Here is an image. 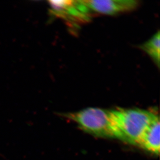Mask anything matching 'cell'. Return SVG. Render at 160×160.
Instances as JSON below:
<instances>
[{
    "instance_id": "obj_3",
    "label": "cell",
    "mask_w": 160,
    "mask_h": 160,
    "mask_svg": "<svg viewBox=\"0 0 160 160\" xmlns=\"http://www.w3.org/2000/svg\"><path fill=\"white\" fill-rule=\"evenodd\" d=\"M49 12L52 15L74 23H82L90 20L91 12L83 0L49 1Z\"/></svg>"
},
{
    "instance_id": "obj_5",
    "label": "cell",
    "mask_w": 160,
    "mask_h": 160,
    "mask_svg": "<svg viewBox=\"0 0 160 160\" xmlns=\"http://www.w3.org/2000/svg\"><path fill=\"white\" fill-rule=\"evenodd\" d=\"M160 120L158 116L148 127L138 146L149 152L159 155L160 152Z\"/></svg>"
},
{
    "instance_id": "obj_6",
    "label": "cell",
    "mask_w": 160,
    "mask_h": 160,
    "mask_svg": "<svg viewBox=\"0 0 160 160\" xmlns=\"http://www.w3.org/2000/svg\"><path fill=\"white\" fill-rule=\"evenodd\" d=\"M160 32L158 31L148 41L141 46V49L152 59L158 68L160 67Z\"/></svg>"
},
{
    "instance_id": "obj_4",
    "label": "cell",
    "mask_w": 160,
    "mask_h": 160,
    "mask_svg": "<svg viewBox=\"0 0 160 160\" xmlns=\"http://www.w3.org/2000/svg\"><path fill=\"white\" fill-rule=\"evenodd\" d=\"M91 12L116 15L129 12L138 8L139 2L136 0H83Z\"/></svg>"
},
{
    "instance_id": "obj_2",
    "label": "cell",
    "mask_w": 160,
    "mask_h": 160,
    "mask_svg": "<svg viewBox=\"0 0 160 160\" xmlns=\"http://www.w3.org/2000/svg\"><path fill=\"white\" fill-rule=\"evenodd\" d=\"M115 124L122 141L138 146L145 131L158 115L155 112L140 108L112 110Z\"/></svg>"
},
{
    "instance_id": "obj_1",
    "label": "cell",
    "mask_w": 160,
    "mask_h": 160,
    "mask_svg": "<svg viewBox=\"0 0 160 160\" xmlns=\"http://www.w3.org/2000/svg\"><path fill=\"white\" fill-rule=\"evenodd\" d=\"M62 115L90 134L122 141L121 134L113 120L112 110L89 107L77 112L62 113Z\"/></svg>"
}]
</instances>
